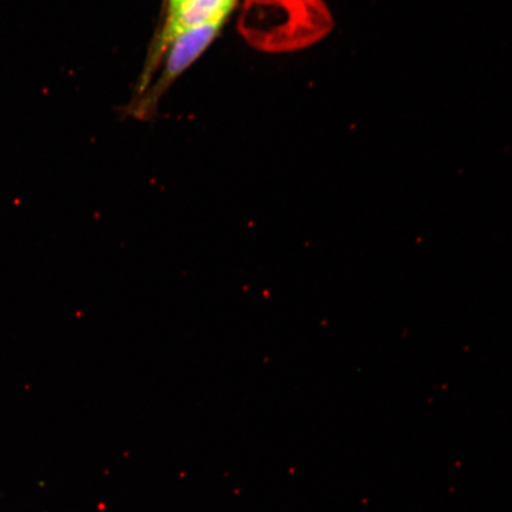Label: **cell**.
<instances>
[{
	"instance_id": "obj_1",
	"label": "cell",
	"mask_w": 512,
	"mask_h": 512,
	"mask_svg": "<svg viewBox=\"0 0 512 512\" xmlns=\"http://www.w3.org/2000/svg\"><path fill=\"white\" fill-rule=\"evenodd\" d=\"M324 0H245L239 31L249 46L265 53H292L315 46L334 30Z\"/></svg>"
},
{
	"instance_id": "obj_2",
	"label": "cell",
	"mask_w": 512,
	"mask_h": 512,
	"mask_svg": "<svg viewBox=\"0 0 512 512\" xmlns=\"http://www.w3.org/2000/svg\"><path fill=\"white\" fill-rule=\"evenodd\" d=\"M235 0H179L170 8V17L162 37L163 46L183 31L207 24L223 23Z\"/></svg>"
},
{
	"instance_id": "obj_3",
	"label": "cell",
	"mask_w": 512,
	"mask_h": 512,
	"mask_svg": "<svg viewBox=\"0 0 512 512\" xmlns=\"http://www.w3.org/2000/svg\"><path fill=\"white\" fill-rule=\"evenodd\" d=\"M221 27V23L207 24L203 27L183 31L172 38L169 43L171 44L170 54L166 60L164 85H169L202 55L203 51L215 40Z\"/></svg>"
},
{
	"instance_id": "obj_4",
	"label": "cell",
	"mask_w": 512,
	"mask_h": 512,
	"mask_svg": "<svg viewBox=\"0 0 512 512\" xmlns=\"http://www.w3.org/2000/svg\"><path fill=\"white\" fill-rule=\"evenodd\" d=\"M178 2L179 0H170V8H172V6H175Z\"/></svg>"
}]
</instances>
